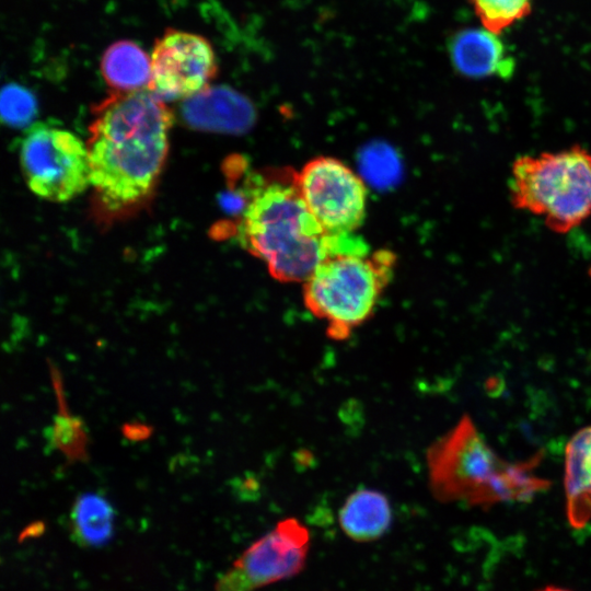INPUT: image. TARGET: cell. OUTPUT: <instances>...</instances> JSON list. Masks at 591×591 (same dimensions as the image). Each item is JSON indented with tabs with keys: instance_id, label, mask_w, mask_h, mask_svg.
<instances>
[{
	"instance_id": "6da1fadb",
	"label": "cell",
	"mask_w": 591,
	"mask_h": 591,
	"mask_svg": "<svg viewBox=\"0 0 591 591\" xmlns=\"http://www.w3.org/2000/svg\"><path fill=\"white\" fill-rule=\"evenodd\" d=\"M173 116L149 89L116 92L94 111L86 143L90 182L111 210L143 199L169 150Z\"/></svg>"
},
{
	"instance_id": "7a4b0ae2",
	"label": "cell",
	"mask_w": 591,
	"mask_h": 591,
	"mask_svg": "<svg viewBox=\"0 0 591 591\" xmlns=\"http://www.w3.org/2000/svg\"><path fill=\"white\" fill-rule=\"evenodd\" d=\"M239 224L240 243L282 282H304L317 265L339 253H368L352 234H328L310 213L293 183L271 179L251 187Z\"/></svg>"
},
{
	"instance_id": "3957f363",
	"label": "cell",
	"mask_w": 591,
	"mask_h": 591,
	"mask_svg": "<svg viewBox=\"0 0 591 591\" xmlns=\"http://www.w3.org/2000/svg\"><path fill=\"white\" fill-rule=\"evenodd\" d=\"M537 462L505 461L466 415L427 451L432 495L441 502L473 507L525 501L545 489L549 483L533 473Z\"/></svg>"
},
{
	"instance_id": "277c9868",
	"label": "cell",
	"mask_w": 591,
	"mask_h": 591,
	"mask_svg": "<svg viewBox=\"0 0 591 591\" xmlns=\"http://www.w3.org/2000/svg\"><path fill=\"white\" fill-rule=\"evenodd\" d=\"M396 263L390 250L339 253L322 260L303 282L306 309L326 325V335L345 340L374 312Z\"/></svg>"
},
{
	"instance_id": "5b68a950",
	"label": "cell",
	"mask_w": 591,
	"mask_h": 591,
	"mask_svg": "<svg viewBox=\"0 0 591 591\" xmlns=\"http://www.w3.org/2000/svg\"><path fill=\"white\" fill-rule=\"evenodd\" d=\"M510 201L566 233L591 215V153L572 146L557 152L521 155L511 167Z\"/></svg>"
},
{
	"instance_id": "8992f818",
	"label": "cell",
	"mask_w": 591,
	"mask_h": 591,
	"mask_svg": "<svg viewBox=\"0 0 591 591\" xmlns=\"http://www.w3.org/2000/svg\"><path fill=\"white\" fill-rule=\"evenodd\" d=\"M20 162L30 189L46 200H70L91 184L86 144L65 129L33 127L21 144Z\"/></svg>"
},
{
	"instance_id": "52a82bcc",
	"label": "cell",
	"mask_w": 591,
	"mask_h": 591,
	"mask_svg": "<svg viewBox=\"0 0 591 591\" xmlns=\"http://www.w3.org/2000/svg\"><path fill=\"white\" fill-rule=\"evenodd\" d=\"M293 183L310 213L328 234H352L361 225L367 187L340 160L316 157L293 172Z\"/></svg>"
},
{
	"instance_id": "ba28073f",
	"label": "cell",
	"mask_w": 591,
	"mask_h": 591,
	"mask_svg": "<svg viewBox=\"0 0 591 591\" xmlns=\"http://www.w3.org/2000/svg\"><path fill=\"white\" fill-rule=\"evenodd\" d=\"M309 548L306 526L294 518L281 520L241 554L215 591H256L289 579L304 568Z\"/></svg>"
},
{
	"instance_id": "9c48e42d",
	"label": "cell",
	"mask_w": 591,
	"mask_h": 591,
	"mask_svg": "<svg viewBox=\"0 0 591 591\" xmlns=\"http://www.w3.org/2000/svg\"><path fill=\"white\" fill-rule=\"evenodd\" d=\"M217 70L216 54L207 38L167 28L153 45L148 89L162 101L185 100L208 88Z\"/></svg>"
},
{
	"instance_id": "30bf717a",
	"label": "cell",
	"mask_w": 591,
	"mask_h": 591,
	"mask_svg": "<svg viewBox=\"0 0 591 591\" xmlns=\"http://www.w3.org/2000/svg\"><path fill=\"white\" fill-rule=\"evenodd\" d=\"M184 123L204 131L239 134L253 123L250 102L227 86H208L187 97L181 105Z\"/></svg>"
},
{
	"instance_id": "8fae6325",
	"label": "cell",
	"mask_w": 591,
	"mask_h": 591,
	"mask_svg": "<svg viewBox=\"0 0 591 591\" xmlns=\"http://www.w3.org/2000/svg\"><path fill=\"white\" fill-rule=\"evenodd\" d=\"M449 54L457 72L470 78L497 76L507 79L514 71V59L499 34L483 28H464L449 40Z\"/></svg>"
},
{
	"instance_id": "7c38bea8",
	"label": "cell",
	"mask_w": 591,
	"mask_h": 591,
	"mask_svg": "<svg viewBox=\"0 0 591 591\" xmlns=\"http://www.w3.org/2000/svg\"><path fill=\"white\" fill-rule=\"evenodd\" d=\"M565 493L568 520L582 528L591 519V426L580 429L567 444Z\"/></svg>"
},
{
	"instance_id": "4fadbf2b",
	"label": "cell",
	"mask_w": 591,
	"mask_h": 591,
	"mask_svg": "<svg viewBox=\"0 0 591 591\" xmlns=\"http://www.w3.org/2000/svg\"><path fill=\"white\" fill-rule=\"evenodd\" d=\"M343 532L359 543L381 538L392 523V508L386 496L378 490L361 488L350 494L338 513Z\"/></svg>"
},
{
	"instance_id": "5bb4252c",
	"label": "cell",
	"mask_w": 591,
	"mask_h": 591,
	"mask_svg": "<svg viewBox=\"0 0 591 591\" xmlns=\"http://www.w3.org/2000/svg\"><path fill=\"white\" fill-rule=\"evenodd\" d=\"M101 71L106 83L116 92L148 89L151 81V57L135 42L120 39L104 51Z\"/></svg>"
},
{
	"instance_id": "9a60e30c",
	"label": "cell",
	"mask_w": 591,
	"mask_h": 591,
	"mask_svg": "<svg viewBox=\"0 0 591 591\" xmlns=\"http://www.w3.org/2000/svg\"><path fill=\"white\" fill-rule=\"evenodd\" d=\"M70 520L72 535L81 545L101 546L113 535L114 509L101 495H80L72 506Z\"/></svg>"
},
{
	"instance_id": "2e32d148",
	"label": "cell",
	"mask_w": 591,
	"mask_h": 591,
	"mask_svg": "<svg viewBox=\"0 0 591 591\" xmlns=\"http://www.w3.org/2000/svg\"><path fill=\"white\" fill-rule=\"evenodd\" d=\"M486 30L500 34L517 21L525 18L533 0H470Z\"/></svg>"
},
{
	"instance_id": "e0dca14e",
	"label": "cell",
	"mask_w": 591,
	"mask_h": 591,
	"mask_svg": "<svg viewBox=\"0 0 591 591\" xmlns=\"http://www.w3.org/2000/svg\"><path fill=\"white\" fill-rule=\"evenodd\" d=\"M0 106L2 120L16 128L30 125L37 113L34 95L14 83H9L2 89Z\"/></svg>"
},
{
	"instance_id": "ac0fdd59",
	"label": "cell",
	"mask_w": 591,
	"mask_h": 591,
	"mask_svg": "<svg viewBox=\"0 0 591 591\" xmlns=\"http://www.w3.org/2000/svg\"><path fill=\"white\" fill-rule=\"evenodd\" d=\"M538 591H569L567 589H564V588H559V587H554V586H548V587H545Z\"/></svg>"
}]
</instances>
